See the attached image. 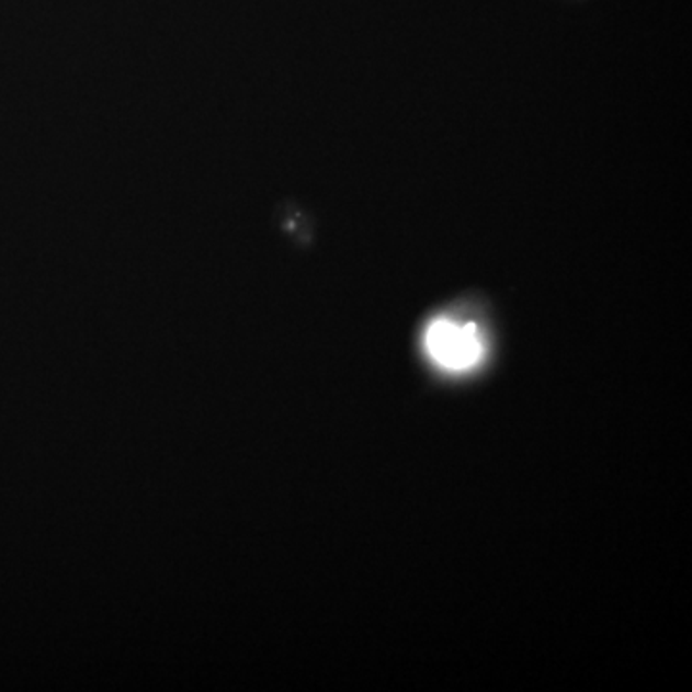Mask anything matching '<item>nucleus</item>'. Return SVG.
Returning <instances> with one entry per match:
<instances>
[{"mask_svg": "<svg viewBox=\"0 0 692 692\" xmlns=\"http://www.w3.org/2000/svg\"><path fill=\"white\" fill-rule=\"evenodd\" d=\"M423 344L429 359L449 372H467L477 366L485 354L481 334L474 324L460 326L446 318L429 324Z\"/></svg>", "mask_w": 692, "mask_h": 692, "instance_id": "nucleus-1", "label": "nucleus"}]
</instances>
